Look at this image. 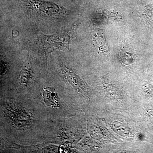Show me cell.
<instances>
[{
  "label": "cell",
  "mask_w": 153,
  "mask_h": 153,
  "mask_svg": "<svg viewBox=\"0 0 153 153\" xmlns=\"http://www.w3.org/2000/svg\"><path fill=\"white\" fill-rule=\"evenodd\" d=\"M65 32L60 31L51 36H41L40 43L45 54H49L56 50L68 49L69 37Z\"/></svg>",
  "instance_id": "cell-1"
},
{
  "label": "cell",
  "mask_w": 153,
  "mask_h": 153,
  "mask_svg": "<svg viewBox=\"0 0 153 153\" xmlns=\"http://www.w3.org/2000/svg\"><path fill=\"white\" fill-rule=\"evenodd\" d=\"M22 7L30 11L42 14H57L61 7L55 3L44 0H17Z\"/></svg>",
  "instance_id": "cell-2"
},
{
  "label": "cell",
  "mask_w": 153,
  "mask_h": 153,
  "mask_svg": "<svg viewBox=\"0 0 153 153\" xmlns=\"http://www.w3.org/2000/svg\"><path fill=\"white\" fill-rule=\"evenodd\" d=\"M139 1L143 2H147L149 1H151V0H139Z\"/></svg>",
  "instance_id": "cell-3"
}]
</instances>
